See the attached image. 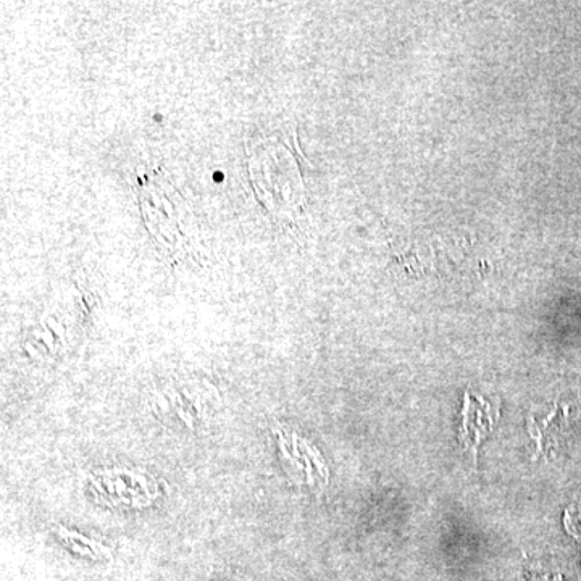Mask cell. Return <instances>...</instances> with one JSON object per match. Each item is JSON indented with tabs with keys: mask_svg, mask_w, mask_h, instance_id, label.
<instances>
[{
	"mask_svg": "<svg viewBox=\"0 0 581 581\" xmlns=\"http://www.w3.org/2000/svg\"><path fill=\"white\" fill-rule=\"evenodd\" d=\"M563 527L577 541H581V502L567 509L563 515Z\"/></svg>",
	"mask_w": 581,
	"mask_h": 581,
	"instance_id": "cell-3",
	"label": "cell"
},
{
	"mask_svg": "<svg viewBox=\"0 0 581 581\" xmlns=\"http://www.w3.org/2000/svg\"><path fill=\"white\" fill-rule=\"evenodd\" d=\"M171 186L154 183L143 188L141 202H143L144 216L153 233L159 228V236L167 244H174L181 235L185 225L183 199H178L177 189Z\"/></svg>",
	"mask_w": 581,
	"mask_h": 581,
	"instance_id": "cell-1",
	"label": "cell"
},
{
	"mask_svg": "<svg viewBox=\"0 0 581 581\" xmlns=\"http://www.w3.org/2000/svg\"><path fill=\"white\" fill-rule=\"evenodd\" d=\"M500 417V412L490 407L480 396L466 394L462 411V426H460V443L466 449L472 450L473 459H477V448L481 439L491 432L494 423Z\"/></svg>",
	"mask_w": 581,
	"mask_h": 581,
	"instance_id": "cell-2",
	"label": "cell"
}]
</instances>
